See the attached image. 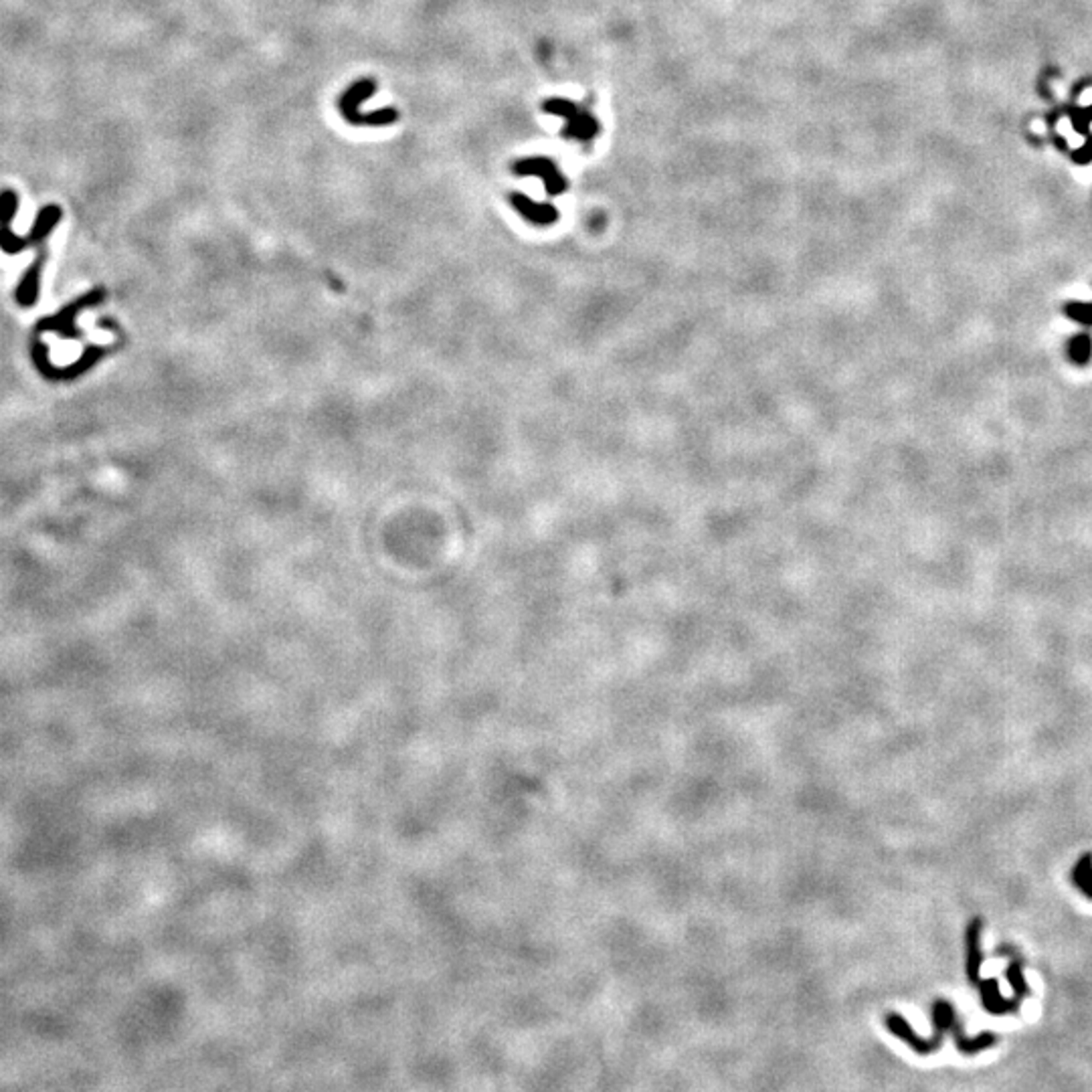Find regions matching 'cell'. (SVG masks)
<instances>
[{
    "instance_id": "obj_9",
    "label": "cell",
    "mask_w": 1092,
    "mask_h": 1092,
    "mask_svg": "<svg viewBox=\"0 0 1092 1092\" xmlns=\"http://www.w3.org/2000/svg\"><path fill=\"white\" fill-rule=\"evenodd\" d=\"M1008 979H1010V983L1014 985L1016 995H1021V998H1026L1027 985L1024 982V977H1021V967H1020V963H1017V961H1014L1008 967Z\"/></svg>"
},
{
    "instance_id": "obj_4",
    "label": "cell",
    "mask_w": 1092,
    "mask_h": 1092,
    "mask_svg": "<svg viewBox=\"0 0 1092 1092\" xmlns=\"http://www.w3.org/2000/svg\"><path fill=\"white\" fill-rule=\"evenodd\" d=\"M545 111L548 114H557L561 118L567 120V126H564L563 134L573 138V140H591L599 130L597 122L589 111L580 110L579 105L571 104V101L564 99H551L545 101Z\"/></svg>"
},
{
    "instance_id": "obj_7",
    "label": "cell",
    "mask_w": 1092,
    "mask_h": 1092,
    "mask_svg": "<svg viewBox=\"0 0 1092 1092\" xmlns=\"http://www.w3.org/2000/svg\"><path fill=\"white\" fill-rule=\"evenodd\" d=\"M42 259H45V255H41V257L37 259L33 265H31V269L25 274L23 284L19 286L17 300L23 303V306H31V303L37 302V294H39V275H41Z\"/></svg>"
},
{
    "instance_id": "obj_5",
    "label": "cell",
    "mask_w": 1092,
    "mask_h": 1092,
    "mask_svg": "<svg viewBox=\"0 0 1092 1092\" xmlns=\"http://www.w3.org/2000/svg\"><path fill=\"white\" fill-rule=\"evenodd\" d=\"M514 173L520 174V177H538L545 183L546 193L551 196L563 195L569 189L567 180L558 173L557 164L545 156L520 160V162L514 164Z\"/></svg>"
},
{
    "instance_id": "obj_3",
    "label": "cell",
    "mask_w": 1092,
    "mask_h": 1092,
    "mask_svg": "<svg viewBox=\"0 0 1092 1092\" xmlns=\"http://www.w3.org/2000/svg\"><path fill=\"white\" fill-rule=\"evenodd\" d=\"M376 85L375 82H369V79H362V82H356L354 85H350L346 89V93L342 95V99L338 101V108L342 111V116L346 122L354 126H388L395 124L399 114L397 110L387 108V110H378L372 111V114H360L359 105L371 95H375Z\"/></svg>"
},
{
    "instance_id": "obj_8",
    "label": "cell",
    "mask_w": 1092,
    "mask_h": 1092,
    "mask_svg": "<svg viewBox=\"0 0 1092 1092\" xmlns=\"http://www.w3.org/2000/svg\"><path fill=\"white\" fill-rule=\"evenodd\" d=\"M1074 880L1089 897H1092V856H1086L1078 862L1074 870Z\"/></svg>"
},
{
    "instance_id": "obj_1",
    "label": "cell",
    "mask_w": 1092,
    "mask_h": 1092,
    "mask_svg": "<svg viewBox=\"0 0 1092 1092\" xmlns=\"http://www.w3.org/2000/svg\"><path fill=\"white\" fill-rule=\"evenodd\" d=\"M17 211H19V195L14 193V190L4 189L3 193H0V247L10 255L20 253L25 247H29V245H41L47 237L51 235L53 229L59 225L63 217V211L57 205L42 207L39 215H37L33 229L29 231V235L19 237L14 235L13 229H10V223H13Z\"/></svg>"
},
{
    "instance_id": "obj_2",
    "label": "cell",
    "mask_w": 1092,
    "mask_h": 1092,
    "mask_svg": "<svg viewBox=\"0 0 1092 1092\" xmlns=\"http://www.w3.org/2000/svg\"><path fill=\"white\" fill-rule=\"evenodd\" d=\"M957 1020L955 1010L949 1001H935L933 1005V1026H935V1036L933 1038H920L919 1033L913 1030V1026L908 1024L900 1014H888L886 1016V1027L891 1030L894 1036L900 1038L902 1042H907V1046L913 1048L916 1054H931L935 1050H939L942 1046V1040H945V1032L953 1027V1021Z\"/></svg>"
},
{
    "instance_id": "obj_6",
    "label": "cell",
    "mask_w": 1092,
    "mask_h": 1092,
    "mask_svg": "<svg viewBox=\"0 0 1092 1092\" xmlns=\"http://www.w3.org/2000/svg\"><path fill=\"white\" fill-rule=\"evenodd\" d=\"M510 205L520 212L522 217L535 225H552L557 223L558 211L551 202H532L526 195L514 193L510 195Z\"/></svg>"
}]
</instances>
